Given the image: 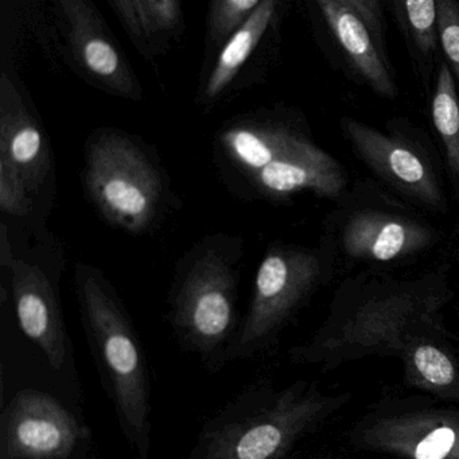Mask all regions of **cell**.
I'll return each instance as SVG.
<instances>
[{
    "instance_id": "8992f818",
    "label": "cell",
    "mask_w": 459,
    "mask_h": 459,
    "mask_svg": "<svg viewBox=\"0 0 459 459\" xmlns=\"http://www.w3.org/2000/svg\"><path fill=\"white\" fill-rule=\"evenodd\" d=\"M84 184L99 213L119 230L139 235L157 219L162 177L144 150L123 134L107 131L91 139Z\"/></svg>"
},
{
    "instance_id": "ac0fdd59",
    "label": "cell",
    "mask_w": 459,
    "mask_h": 459,
    "mask_svg": "<svg viewBox=\"0 0 459 459\" xmlns=\"http://www.w3.org/2000/svg\"><path fill=\"white\" fill-rule=\"evenodd\" d=\"M262 0H216L209 6V33L216 44H227L254 14Z\"/></svg>"
},
{
    "instance_id": "5bb4252c",
    "label": "cell",
    "mask_w": 459,
    "mask_h": 459,
    "mask_svg": "<svg viewBox=\"0 0 459 459\" xmlns=\"http://www.w3.org/2000/svg\"><path fill=\"white\" fill-rule=\"evenodd\" d=\"M109 6L144 56L160 52L181 30L184 13L177 0H111Z\"/></svg>"
},
{
    "instance_id": "7402d4cb",
    "label": "cell",
    "mask_w": 459,
    "mask_h": 459,
    "mask_svg": "<svg viewBox=\"0 0 459 459\" xmlns=\"http://www.w3.org/2000/svg\"><path fill=\"white\" fill-rule=\"evenodd\" d=\"M455 443V432L450 427H439L429 432L415 448V459H445Z\"/></svg>"
},
{
    "instance_id": "ffe728a7",
    "label": "cell",
    "mask_w": 459,
    "mask_h": 459,
    "mask_svg": "<svg viewBox=\"0 0 459 459\" xmlns=\"http://www.w3.org/2000/svg\"><path fill=\"white\" fill-rule=\"evenodd\" d=\"M30 190L17 170L0 160V209L10 216H26L31 208Z\"/></svg>"
},
{
    "instance_id": "5b68a950",
    "label": "cell",
    "mask_w": 459,
    "mask_h": 459,
    "mask_svg": "<svg viewBox=\"0 0 459 459\" xmlns=\"http://www.w3.org/2000/svg\"><path fill=\"white\" fill-rule=\"evenodd\" d=\"M306 413L297 392L251 384L204 421L187 459H281Z\"/></svg>"
},
{
    "instance_id": "44dd1931",
    "label": "cell",
    "mask_w": 459,
    "mask_h": 459,
    "mask_svg": "<svg viewBox=\"0 0 459 459\" xmlns=\"http://www.w3.org/2000/svg\"><path fill=\"white\" fill-rule=\"evenodd\" d=\"M416 369L429 383L445 386L453 383L455 369L447 356L434 346L424 345L413 354Z\"/></svg>"
},
{
    "instance_id": "52a82bcc",
    "label": "cell",
    "mask_w": 459,
    "mask_h": 459,
    "mask_svg": "<svg viewBox=\"0 0 459 459\" xmlns=\"http://www.w3.org/2000/svg\"><path fill=\"white\" fill-rule=\"evenodd\" d=\"M340 126L354 157L391 193L432 213L450 211L440 163L423 134L399 120L386 131L351 117Z\"/></svg>"
},
{
    "instance_id": "4fadbf2b",
    "label": "cell",
    "mask_w": 459,
    "mask_h": 459,
    "mask_svg": "<svg viewBox=\"0 0 459 459\" xmlns=\"http://www.w3.org/2000/svg\"><path fill=\"white\" fill-rule=\"evenodd\" d=\"M0 160L20 173L30 193L39 190L52 168L44 133L6 74L0 79Z\"/></svg>"
},
{
    "instance_id": "d6986e66",
    "label": "cell",
    "mask_w": 459,
    "mask_h": 459,
    "mask_svg": "<svg viewBox=\"0 0 459 459\" xmlns=\"http://www.w3.org/2000/svg\"><path fill=\"white\" fill-rule=\"evenodd\" d=\"M437 9L440 53L459 85V0H437Z\"/></svg>"
},
{
    "instance_id": "2e32d148",
    "label": "cell",
    "mask_w": 459,
    "mask_h": 459,
    "mask_svg": "<svg viewBox=\"0 0 459 459\" xmlns=\"http://www.w3.org/2000/svg\"><path fill=\"white\" fill-rule=\"evenodd\" d=\"M278 6L276 0H262L246 25L222 47L206 82V100H216L230 87L275 20Z\"/></svg>"
},
{
    "instance_id": "7a4b0ae2",
    "label": "cell",
    "mask_w": 459,
    "mask_h": 459,
    "mask_svg": "<svg viewBox=\"0 0 459 459\" xmlns=\"http://www.w3.org/2000/svg\"><path fill=\"white\" fill-rule=\"evenodd\" d=\"M240 247L208 238L182 260L169 294L168 321L182 351L209 373L230 364L240 330Z\"/></svg>"
},
{
    "instance_id": "e0dca14e",
    "label": "cell",
    "mask_w": 459,
    "mask_h": 459,
    "mask_svg": "<svg viewBox=\"0 0 459 459\" xmlns=\"http://www.w3.org/2000/svg\"><path fill=\"white\" fill-rule=\"evenodd\" d=\"M432 92V127L442 144L451 184L459 185V90L450 68L440 60Z\"/></svg>"
},
{
    "instance_id": "6da1fadb",
    "label": "cell",
    "mask_w": 459,
    "mask_h": 459,
    "mask_svg": "<svg viewBox=\"0 0 459 459\" xmlns=\"http://www.w3.org/2000/svg\"><path fill=\"white\" fill-rule=\"evenodd\" d=\"M74 283L82 329L120 431L136 459H150L152 383L141 335L117 290L100 271L79 263Z\"/></svg>"
},
{
    "instance_id": "8fae6325",
    "label": "cell",
    "mask_w": 459,
    "mask_h": 459,
    "mask_svg": "<svg viewBox=\"0 0 459 459\" xmlns=\"http://www.w3.org/2000/svg\"><path fill=\"white\" fill-rule=\"evenodd\" d=\"M7 265L21 330L41 349L53 369H63L69 359V337L52 281L26 260L9 256Z\"/></svg>"
},
{
    "instance_id": "30bf717a",
    "label": "cell",
    "mask_w": 459,
    "mask_h": 459,
    "mask_svg": "<svg viewBox=\"0 0 459 459\" xmlns=\"http://www.w3.org/2000/svg\"><path fill=\"white\" fill-rule=\"evenodd\" d=\"M90 435L57 397L23 389L0 413V459H68Z\"/></svg>"
},
{
    "instance_id": "9c48e42d",
    "label": "cell",
    "mask_w": 459,
    "mask_h": 459,
    "mask_svg": "<svg viewBox=\"0 0 459 459\" xmlns=\"http://www.w3.org/2000/svg\"><path fill=\"white\" fill-rule=\"evenodd\" d=\"M314 6L342 71L380 98H399L396 71L386 45L383 4L378 0H316Z\"/></svg>"
},
{
    "instance_id": "9a60e30c",
    "label": "cell",
    "mask_w": 459,
    "mask_h": 459,
    "mask_svg": "<svg viewBox=\"0 0 459 459\" xmlns=\"http://www.w3.org/2000/svg\"><path fill=\"white\" fill-rule=\"evenodd\" d=\"M411 60L424 87L437 74L439 58V9L437 0H396L391 4Z\"/></svg>"
},
{
    "instance_id": "3957f363",
    "label": "cell",
    "mask_w": 459,
    "mask_h": 459,
    "mask_svg": "<svg viewBox=\"0 0 459 459\" xmlns=\"http://www.w3.org/2000/svg\"><path fill=\"white\" fill-rule=\"evenodd\" d=\"M327 214L319 249L335 265H385L427 254L442 233L407 201L370 182L346 190Z\"/></svg>"
},
{
    "instance_id": "7c38bea8",
    "label": "cell",
    "mask_w": 459,
    "mask_h": 459,
    "mask_svg": "<svg viewBox=\"0 0 459 459\" xmlns=\"http://www.w3.org/2000/svg\"><path fill=\"white\" fill-rule=\"evenodd\" d=\"M61 13L68 21V39L77 65L99 85L115 95L139 99L135 74L123 57L100 13L85 0H61Z\"/></svg>"
},
{
    "instance_id": "ba28073f",
    "label": "cell",
    "mask_w": 459,
    "mask_h": 459,
    "mask_svg": "<svg viewBox=\"0 0 459 459\" xmlns=\"http://www.w3.org/2000/svg\"><path fill=\"white\" fill-rule=\"evenodd\" d=\"M329 271L332 265L319 247H270L257 268L230 364L267 351L292 311Z\"/></svg>"
},
{
    "instance_id": "277c9868",
    "label": "cell",
    "mask_w": 459,
    "mask_h": 459,
    "mask_svg": "<svg viewBox=\"0 0 459 459\" xmlns=\"http://www.w3.org/2000/svg\"><path fill=\"white\" fill-rule=\"evenodd\" d=\"M220 146L238 173L271 200L307 192L337 201L348 190L342 163L294 126L240 123L221 134Z\"/></svg>"
}]
</instances>
